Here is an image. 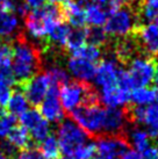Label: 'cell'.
<instances>
[{"label": "cell", "instance_id": "6da1fadb", "mask_svg": "<svg viewBox=\"0 0 158 159\" xmlns=\"http://www.w3.org/2000/svg\"><path fill=\"white\" fill-rule=\"evenodd\" d=\"M25 30L31 40L42 41L50 31L62 22L63 9L57 5H43L41 8L33 9L25 16Z\"/></svg>", "mask_w": 158, "mask_h": 159}, {"label": "cell", "instance_id": "7a4b0ae2", "mask_svg": "<svg viewBox=\"0 0 158 159\" xmlns=\"http://www.w3.org/2000/svg\"><path fill=\"white\" fill-rule=\"evenodd\" d=\"M40 52L28 41H18L12 49L11 71L15 80L27 81L40 70Z\"/></svg>", "mask_w": 158, "mask_h": 159}, {"label": "cell", "instance_id": "3957f363", "mask_svg": "<svg viewBox=\"0 0 158 159\" xmlns=\"http://www.w3.org/2000/svg\"><path fill=\"white\" fill-rule=\"evenodd\" d=\"M138 12L130 6H123L108 14L104 29L108 36L126 39L135 31L138 26Z\"/></svg>", "mask_w": 158, "mask_h": 159}, {"label": "cell", "instance_id": "277c9868", "mask_svg": "<svg viewBox=\"0 0 158 159\" xmlns=\"http://www.w3.org/2000/svg\"><path fill=\"white\" fill-rule=\"evenodd\" d=\"M59 100L64 111L72 113L86 103H97L98 95L85 83L66 81L58 89Z\"/></svg>", "mask_w": 158, "mask_h": 159}, {"label": "cell", "instance_id": "5b68a950", "mask_svg": "<svg viewBox=\"0 0 158 159\" xmlns=\"http://www.w3.org/2000/svg\"><path fill=\"white\" fill-rule=\"evenodd\" d=\"M72 120L91 135H104L106 122V107L98 103H86L72 113Z\"/></svg>", "mask_w": 158, "mask_h": 159}, {"label": "cell", "instance_id": "8992f818", "mask_svg": "<svg viewBox=\"0 0 158 159\" xmlns=\"http://www.w3.org/2000/svg\"><path fill=\"white\" fill-rule=\"evenodd\" d=\"M55 136L58 141L61 152L64 155H73L80 146L88 142V134L72 119L61 121Z\"/></svg>", "mask_w": 158, "mask_h": 159}, {"label": "cell", "instance_id": "52a82bcc", "mask_svg": "<svg viewBox=\"0 0 158 159\" xmlns=\"http://www.w3.org/2000/svg\"><path fill=\"white\" fill-rule=\"evenodd\" d=\"M123 69L116 57H107L102 59L95 67L93 83L98 91L114 86H121V75ZM122 87V86H121Z\"/></svg>", "mask_w": 158, "mask_h": 159}, {"label": "cell", "instance_id": "ba28073f", "mask_svg": "<svg viewBox=\"0 0 158 159\" xmlns=\"http://www.w3.org/2000/svg\"><path fill=\"white\" fill-rule=\"evenodd\" d=\"M155 69V63L149 57L135 56L130 58L126 71L132 89L149 86L154 80Z\"/></svg>", "mask_w": 158, "mask_h": 159}, {"label": "cell", "instance_id": "9c48e42d", "mask_svg": "<svg viewBox=\"0 0 158 159\" xmlns=\"http://www.w3.org/2000/svg\"><path fill=\"white\" fill-rule=\"evenodd\" d=\"M21 127L25 128L36 142H41L50 135L51 125L37 109H28L20 116Z\"/></svg>", "mask_w": 158, "mask_h": 159}, {"label": "cell", "instance_id": "30bf717a", "mask_svg": "<svg viewBox=\"0 0 158 159\" xmlns=\"http://www.w3.org/2000/svg\"><path fill=\"white\" fill-rule=\"evenodd\" d=\"M95 155L104 159H120L129 149L124 138L118 135H102L94 142Z\"/></svg>", "mask_w": 158, "mask_h": 159}, {"label": "cell", "instance_id": "8fae6325", "mask_svg": "<svg viewBox=\"0 0 158 159\" xmlns=\"http://www.w3.org/2000/svg\"><path fill=\"white\" fill-rule=\"evenodd\" d=\"M53 87L47 72H37L23 86V93L30 105H40Z\"/></svg>", "mask_w": 158, "mask_h": 159}, {"label": "cell", "instance_id": "7c38bea8", "mask_svg": "<svg viewBox=\"0 0 158 159\" xmlns=\"http://www.w3.org/2000/svg\"><path fill=\"white\" fill-rule=\"evenodd\" d=\"M40 113L49 123H59L64 120L65 111L62 106L59 95H58V87L53 86L47 97L40 103Z\"/></svg>", "mask_w": 158, "mask_h": 159}, {"label": "cell", "instance_id": "4fadbf2b", "mask_svg": "<svg viewBox=\"0 0 158 159\" xmlns=\"http://www.w3.org/2000/svg\"><path fill=\"white\" fill-rule=\"evenodd\" d=\"M132 119L138 125L146 129L151 137H158V103L154 102L146 107H135Z\"/></svg>", "mask_w": 158, "mask_h": 159}, {"label": "cell", "instance_id": "5bb4252c", "mask_svg": "<svg viewBox=\"0 0 158 159\" xmlns=\"http://www.w3.org/2000/svg\"><path fill=\"white\" fill-rule=\"evenodd\" d=\"M97 65L94 63L86 61L84 58L72 55L66 62V71L70 77L75 78L80 83H91L93 81Z\"/></svg>", "mask_w": 158, "mask_h": 159}, {"label": "cell", "instance_id": "9a60e30c", "mask_svg": "<svg viewBox=\"0 0 158 159\" xmlns=\"http://www.w3.org/2000/svg\"><path fill=\"white\" fill-rule=\"evenodd\" d=\"M130 92L121 86L100 89L97 93L98 100L107 108H122L130 102Z\"/></svg>", "mask_w": 158, "mask_h": 159}, {"label": "cell", "instance_id": "2e32d148", "mask_svg": "<svg viewBox=\"0 0 158 159\" xmlns=\"http://www.w3.org/2000/svg\"><path fill=\"white\" fill-rule=\"evenodd\" d=\"M137 37L145 52L150 56H158V27L154 22L141 26Z\"/></svg>", "mask_w": 158, "mask_h": 159}, {"label": "cell", "instance_id": "e0dca14e", "mask_svg": "<svg viewBox=\"0 0 158 159\" xmlns=\"http://www.w3.org/2000/svg\"><path fill=\"white\" fill-rule=\"evenodd\" d=\"M88 0H71L65 4L63 8V16L66 19L69 26L73 28H84L86 25L85 20V7Z\"/></svg>", "mask_w": 158, "mask_h": 159}, {"label": "cell", "instance_id": "ac0fdd59", "mask_svg": "<svg viewBox=\"0 0 158 159\" xmlns=\"http://www.w3.org/2000/svg\"><path fill=\"white\" fill-rule=\"evenodd\" d=\"M21 20L16 13L0 11V41H8L19 35Z\"/></svg>", "mask_w": 158, "mask_h": 159}, {"label": "cell", "instance_id": "d6986e66", "mask_svg": "<svg viewBox=\"0 0 158 159\" xmlns=\"http://www.w3.org/2000/svg\"><path fill=\"white\" fill-rule=\"evenodd\" d=\"M31 137L28 134L25 128L16 127L11 131L8 137L5 139V143L2 144V149L8 156H12L16 150H23L26 148H29Z\"/></svg>", "mask_w": 158, "mask_h": 159}, {"label": "cell", "instance_id": "ffe728a7", "mask_svg": "<svg viewBox=\"0 0 158 159\" xmlns=\"http://www.w3.org/2000/svg\"><path fill=\"white\" fill-rule=\"evenodd\" d=\"M128 124V116L122 108L106 107V122L104 135H118Z\"/></svg>", "mask_w": 158, "mask_h": 159}, {"label": "cell", "instance_id": "44dd1931", "mask_svg": "<svg viewBox=\"0 0 158 159\" xmlns=\"http://www.w3.org/2000/svg\"><path fill=\"white\" fill-rule=\"evenodd\" d=\"M128 141L129 144L132 145L134 150L138 151L142 153L149 146H151V136L146 131V129L141 127V125H135L129 129L128 131Z\"/></svg>", "mask_w": 158, "mask_h": 159}, {"label": "cell", "instance_id": "7402d4cb", "mask_svg": "<svg viewBox=\"0 0 158 159\" xmlns=\"http://www.w3.org/2000/svg\"><path fill=\"white\" fill-rule=\"evenodd\" d=\"M108 12L100 5L94 2L92 0H88L85 7V20L86 23L91 27H104L105 26L107 18H108Z\"/></svg>", "mask_w": 158, "mask_h": 159}, {"label": "cell", "instance_id": "603a6c76", "mask_svg": "<svg viewBox=\"0 0 158 159\" xmlns=\"http://www.w3.org/2000/svg\"><path fill=\"white\" fill-rule=\"evenodd\" d=\"M15 78L9 67L0 69V107H5L13 93Z\"/></svg>", "mask_w": 158, "mask_h": 159}, {"label": "cell", "instance_id": "cb8c5ba5", "mask_svg": "<svg viewBox=\"0 0 158 159\" xmlns=\"http://www.w3.org/2000/svg\"><path fill=\"white\" fill-rule=\"evenodd\" d=\"M29 101H28V99L26 98L25 95V93L22 92V91H14L12 93V95L9 98L8 102H7V113L11 115H13L14 117H16V116H21L25 111H27L29 109Z\"/></svg>", "mask_w": 158, "mask_h": 159}, {"label": "cell", "instance_id": "d4e9b609", "mask_svg": "<svg viewBox=\"0 0 158 159\" xmlns=\"http://www.w3.org/2000/svg\"><path fill=\"white\" fill-rule=\"evenodd\" d=\"M156 101V89H150L149 86L136 87L130 92V102L135 107H146Z\"/></svg>", "mask_w": 158, "mask_h": 159}, {"label": "cell", "instance_id": "484cf974", "mask_svg": "<svg viewBox=\"0 0 158 159\" xmlns=\"http://www.w3.org/2000/svg\"><path fill=\"white\" fill-rule=\"evenodd\" d=\"M40 152L48 159H58L61 148L55 135H49L40 142Z\"/></svg>", "mask_w": 158, "mask_h": 159}, {"label": "cell", "instance_id": "4316f807", "mask_svg": "<svg viewBox=\"0 0 158 159\" xmlns=\"http://www.w3.org/2000/svg\"><path fill=\"white\" fill-rule=\"evenodd\" d=\"M70 31L71 28L69 25L61 22L50 31V34L48 35V40L50 41L51 44L56 45V47L65 48L69 35H70Z\"/></svg>", "mask_w": 158, "mask_h": 159}, {"label": "cell", "instance_id": "83f0119b", "mask_svg": "<svg viewBox=\"0 0 158 159\" xmlns=\"http://www.w3.org/2000/svg\"><path fill=\"white\" fill-rule=\"evenodd\" d=\"M87 43V33L86 29L84 28H71L70 35L66 42L65 48L73 53L76 52L79 48H81L84 44Z\"/></svg>", "mask_w": 158, "mask_h": 159}, {"label": "cell", "instance_id": "f1b7e54d", "mask_svg": "<svg viewBox=\"0 0 158 159\" xmlns=\"http://www.w3.org/2000/svg\"><path fill=\"white\" fill-rule=\"evenodd\" d=\"M158 16V1L157 0H143L140 5L138 18L145 23L154 22Z\"/></svg>", "mask_w": 158, "mask_h": 159}, {"label": "cell", "instance_id": "f546056e", "mask_svg": "<svg viewBox=\"0 0 158 159\" xmlns=\"http://www.w3.org/2000/svg\"><path fill=\"white\" fill-rule=\"evenodd\" d=\"M72 55H76V56H79V57L84 58V59H86V61H90V62L92 63H95L98 61H100L101 58V49L100 47H98V45H94L92 43H86V44H84L81 48H79L76 52H73Z\"/></svg>", "mask_w": 158, "mask_h": 159}, {"label": "cell", "instance_id": "4dcf8cb0", "mask_svg": "<svg viewBox=\"0 0 158 159\" xmlns=\"http://www.w3.org/2000/svg\"><path fill=\"white\" fill-rule=\"evenodd\" d=\"M48 73L49 78L51 80V84L55 87H58L62 86L63 84H65L66 81H69V73L66 69H63V67L58 66V65H53L50 66L48 70L45 71Z\"/></svg>", "mask_w": 158, "mask_h": 159}, {"label": "cell", "instance_id": "1f68e13d", "mask_svg": "<svg viewBox=\"0 0 158 159\" xmlns=\"http://www.w3.org/2000/svg\"><path fill=\"white\" fill-rule=\"evenodd\" d=\"M15 117L6 111H0V141H5L15 128Z\"/></svg>", "mask_w": 158, "mask_h": 159}, {"label": "cell", "instance_id": "d6a6232c", "mask_svg": "<svg viewBox=\"0 0 158 159\" xmlns=\"http://www.w3.org/2000/svg\"><path fill=\"white\" fill-rule=\"evenodd\" d=\"M86 33H87L88 43H92L98 47L105 44L108 39V35L102 27H91L88 30H86Z\"/></svg>", "mask_w": 158, "mask_h": 159}, {"label": "cell", "instance_id": "836d02e7", "mask_svg": "<svg viewBox=\"0 0 158 159\" xmlns=\"http://www.w3.org/2000/svg\"><path fill=\"white\" fill-rule=\"evenodd\" d=\"M94 2H97L98 5H100L101 7L110 13L115 9L123 7V6H130L132 4L136 2L137 0H92Z\"/></svg>", "mask_w": 158, "mask_h": 159}, {"label": "cell", "instance_id": "e575fe53", "mask_svg": "<svg viewBox=\"0 0 158 159\" xmlns=\"http://www.w3.org/2000/svg\"><path fill=\"white\" fill-rule=\"evenodd\" d=\"M12 48L5 41H0V69L11 66Z\"/></svg>", "mask_w": 158, "mask_h": 159}, {"label": "cell", "instance_id": "d590c367", "mask_svg": "<svg viewBox=\"0 0 158 159\" xmlns=\"http://www.w3.org/2000/svg\"><path fill=\"white\" fill-rule=\"evenodd\" d=\"M73 155L78 159H92L95 155V146L92 142H86L79 148Z\"/></svg>", "mask_w": 158, "mask_h": 159}, {"label": "cell", "instance_id": "8d00e7d4", "mask_svg": "<svg viewBox=\"0 0 158 159\" xmlns=\"http://www.w3.org/2000/svg\"><path fill=\"white\" fill-rule=\"evenodd\" d=\"M13 159H48V158H45L37 149L26 148L23 150H20L18 153H15Z\"/></svg>", "mask_w": 158, "mask_h": 159}, {"label": "cell", "instance_id": "74e56055", "mask_svg": "<svg viewBox=\"0 0 158 159\" xmlns=\"http://www.w3.org/2000/svg\"><path fill=\"white\" fill-rule=\"evenodd\" d=\"M135 50V45L132 41H123L118 47V57L120 58H129L132 56Z\"/></svg>", "mask_w": 158, "mask_h": 159}, {"label": "cell", "instance_id": "f35d334b", "mask_svg": "<svg viewBox=\"0 0 158 159\" xmlns=\"http://www.w3.org/2000/svg\"><path fill=\"white\" fill-rule=\"evenodd\" d=\"M120 159H144L143 156L141 155L138 151L134 150V149H128Z\"/></svg>", "mask_w": 158, "mask_h": 159}, {"label": "cell", "instance_id": "ab89813d", "mask_svg": "<svg viewBox=\"0 0 158 159\" xmlns=\"http://www.w3.org/2000/svg\"><path fill=\"white\" fill-rule=\"evenodd\" d=\"M22 1H23V4L26 5L28 8L33 11V9L41 8L44 5L45 0H22Z\"/></svg>", "mask_w": 158, "mask_h": 159}, {"label": "cell", "instance_id": "60d3db41", "mask_svg": "<svg viewBox=\"0 0 158 159\" xmlns=\"http://www.w3.org/2000/svg\"><path fill=\"white\" fill-rule=\"evenodd\" d=\"M141 155L143 156L144 159H157V152H156V148L154 145L149 146L145 151H143Z\"/></svg>", "mask_w": 158, "mask_h": 159}, {"label": "cell", "instance_id": "b9f144b4", "mask_svg": "<svg viewBox=\"0 0 158 159\" xmlns=\"http://www.w3.org/2000/svg\"><path fill=\"white\" fill-rule=\"evenodd\" d=\"M49 4H51V5H65L67 4L69 1H71V0H47Z\"/></svg>", "mask_w": 158, "mask_h": 159}, {"label": "cell", "instance_id": "7bdbcfd3", "mask_svg": "<svg viewBox=\"0 0 158 159\" xmlns=\"http://www.w3.org/2000/svg\"><path fill=\"white\" fill-rule=\"evenodd\" d=\"M0 159H9V156L5 152V150L2 149L1 145H0Z\"/></svg>", "mask_w": 158, "mask_h": 159}, {"label": "cell", "instance_id": "ee69618b", "mask_svg": "<svg viewBox=\"0 0 158 159\" xmlns=\"http://www.w3.org/2000/svg\"><path fill=\"white\" fill-rule=\"evenodd\" d=\"M155 83V85H156V87L158 89V66H156V69H155V75H154V80H152Z\"/></svg>", "mask_w": 158, "mask_h": 159}, {"label": "cell", "instance_id": "f6af8a7d", "mask_svg": "<svg viewBox=\"0 0 158 159\" xmlns=\"http://www.w3.org/2000/svg\"><path fill=\"white\" fill-rule=\"evenodd\" d=\"M58 159H78V158L75 155H64L62 158H58Z\"/></svg>", "mask_w": 158, "mask_h": 159}, {"label": "cell", "instance_id": "bcb514c9", "mask_svg": "<svg viewBox=\"0 0 158 159\" xmlns=\"http://www.w3.org/2000/svg\"><path fill=\"white\" fill-rule=\"evenodd\" d=\"M155 102H157L158 103V89H157V91H156V101Z\"/></svg>", "mask_w": 158, "mask_h": 159}, {"label": "cell", "instance_id": "7dc6e473", "mask_svg": "<svg viewBox=\"0 0 158 159\" xmlns=\"http://www.w3.org/2000/svg\"><path fill=\"white\" fill-rule=\"evenodd\" d=\"M92 159H104V158H101V157H99V156H97V155H94V157H93Z\"/></svg>", "mask_w": 158, "mask_h": 159}, {"label": "cell", "instance_id": "c3c4849f", "mask_svg": "<svg viewBox=\"0 0 158 159\" xmlns=\"http://www.w3.org/2000/svg\"><path fill=\"white\" fill-rule=\"evenodd\" d=\"M155 148H156V152H157V159H158V142H157V144H156V146H155Z\"/></svg>", "mask_w": 158, "mask_h": 159}, {"label": "cell", "instance_id": "681fc988", "mask_svg": "<svg viewBox=\"0 0 158 159\" xmlns=\"http://www.w3.org/2000/svg\"><path fill=\"white\" fill-rule=\"evenodd\" d=\"M155 25H156V26L158 27V16L156 18V20H155Z\"/></svg>", "mask_w": 158, "mask_h": 159}, {"label": "cell", "instance_id": "f907efd6", "mask_svg": "<svg viewBox=\"0 0 158 159\" xmlns=\"http://www.w3.org/2000/svg\"><path fill=\"white\" fill-rule=\"evenodd\" d=\"M157 1H158V0H157Z\"/></svg>", "mask_w": 158, "mask_h": 159}]
</instances>
